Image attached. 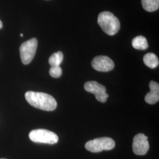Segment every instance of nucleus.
Wrapping results in <instances>:
<instances>
[{
    "label": "nucleus",
    "instance_id": "9d476101",
    "mask_svg": "<svg viewBox=\"0 0 159 159\" xmlns=\"http://www.w3.org/2000/svg\"><path fill=\"white\" fill-rule=\"evenodd\" d=\"M143 61L146 66L152 69L156 68L159 66V58L155 54L152 52H148L145 54L143 57Z\"/></svg>",
    "mask_w": 159,
    "mask_h": 159
},
{
    "label": "nucleus",
    "instance_id": "f3484780",
    "mask_svg": "<svg viewBox=\"0 0 159 159\" xmlns=\"http://www.w3.org/2000/svg\"></svg>",
    "mask_w": 159,
    "mask_h": 159
},
{
    "label": "nucleus",
    "instance_id": "4468645a",
    "mask_svg": "<svg viewBox=\"0 0 159 159\" xmlns=\"http://www.w3.org/2000/svg\"><path fill=\"white\" fill-rule=\"evenodd\" d=\"M62 69L60 66L51 67L49 71V73L52 77L59 78L62 75Z\"/></svg>",
    "mask_w": 159,
    "mask_h": 159
},
{
    "label": "nucleus",
    "instance_id": "f03ea898",
    "mask_svg": "<svg viewBox=\"0 0 159 159\" xmlns=\"http://www.w3.org/2000/svg\"><path fill=\"white\" fill-rule=\"evenodd\" d=\"M97 21L103 31L109 35L117 34L120 29L119 19L110 12L104 11L100 13Z\"/></svg>",
    "mask_w": 159,
    "mask_h": 159
},
{
    "label": "nucleus",
    "instance_id": "9b49d317",
    "mask_svg": "<svg viewBox=\"0 0 159 159\" xmlns=\"http://www.w3.org/2000/svg\"><path fill=\"white\" fill-rule=\"evenodd\" d=\"M132 46L133 48L139 50H145L148 47V41L142 35L137 36L132 40Z\"/></svg>",
    "mask_w": 159,
    "mask_h": 159
},
{
    "label": "nucleus",
    "instance_id": "20e7f679",
    "mask_svg": "<svg viewBox=\"0 0 159 159\" xmlns=\"http://www.w3.org/2000/svg\"><path fill=\"white\" fill-rule=\"evenodd\" d=\"M30 139L34 143L54 144L58 142V137L51 131L46 129H36L29 134Z\"/></svg>",
    "mask_w": 159,
    "mask_h": 159
},
{
    "label": "nucleus",
    "instance_id": "0eeeda50",
    "mask_svg": "<svg viewBox=\"0 0 159 159\" xmlns=\"http://www.w3.org/2000/svg\"><path fill=\"white\" fill-rule=\"evenodd\" d=\"M148 137L143 133L136 135L133 140V151L134 153L139 156L145 155L149 150Z\"/></svg>",
    "mask_w": 159,
    "mask_h": 159
},
{
    "label": "nucleus",
    "instance_id": "423d86ee",
    "mask_svg": "<svg viewBox=\"0 0 159 159\" xmlns=\"http://www.w3.org/2000/svg\"><path fill=\"white\" fill-rule=\"evenodd\" d=\"M84 89L86 91L94 94L98 102H106L108 94L106 93V89L104 85L95 81H90L85 83Z\"/></svg>",
    "mask_w": 159,
    "mask_h": 159
},
{
    "label": "nucleus",
    "instance_id": "39448f33",
    "mask_svg": "<svg viewBox=\"0 0 159 159\" xmlns=\"http://www.w3.org/2000/svg\"><path fill=\"white\" fill-rule=\"evenodd\" d=\"M38 46L37 39L33 38L28 40L20 46V52L22 63L27 65L31 63L34 58Z\"/></svg>",
    "mask_w": 159,
    "mask_h": 159
},
{
    "label": "nucleus",
    "instance_id": "6e6552de",
    "mask_svg": "<svg viewBox=\"0 0 159 159\" xmlns=\"http://www.w3.org/2000/svg\"><path fill=\"white\" fill-rule=\"evenodd\" d=\"M93 68L98 71L107 72L114 67L113 61L107 56H98L94 58L91 61Z\"/></svg>",
    "mask_w": 159,
    "mask_h": 159
},
{
    "label": "nucleus",
    "instance_id": "f257e3e1",
    "mask_svg": "<svg viewBox=\"0 0 159 159\" xmlns=\"http://www.w3.org/2000/svg\"><path fill=\"white\" fill-rule=\"evenodd\" d=\"M26 100L35 108L51 111L57 108V102L53 97L44 93L29 91L25 94Z\"/></svg>",
    "mask_w": 159,
    "mask_h": 159
},
{
    "label": "nucleus",
    "instance_id": "f8f14e48",
    "mask_svg": "<svg viewBox=\"0 0 159 159\" xmlns=\"http://www.w3.org/2000/svg\"><path fill=\"white\" fill-rule=\"evenodd\" d=\"M143 8L148 12H153L159 9V0H142Z\"/></svg>",
    "mask_w": 159,
    "mask_h": 159
},
{
    "label": "nucleus",
    "instance_id": "7ed1b4c3",
    "mask_svg": "<svg viewBox=\"0 0 159 159\" xmlns=\"http://www.w3.org/2000/svg\"><path fill=\"white\" fill-rule=\"evenodd\" d=\"M116 143L111 138L100 137L85 143V148L92 153H98L103 150H110L115 147Z\"/></svg>",
    "mask_w": 159,
    "mask_h": 159
},
{
    "label": "nucleus",
    "instance_id": "2eb2a0df",
    "mask_svg": "<svg viewBox=\"0 0 159 159\" xmlns=\"http://www.w3.org/2000/svg\"><path fill=\"white\" fill-rule=\"evenodd\" d=\"M2 23L1 22V21L0 20V29H2Z\"/></svg>",
    "mask_w": 159,
    "mask_h": 159
},
{
    "label": "nucleus",
    "instance_id": "1a4fd4ad",
    "mask_svg": "<svg viewBox=\"0 0 159 159\" xmlns=\"http://www.w3.org/2000/svg\"><path fill=\"white\" fill-rule=\"evenodd\" d=\"M150 91L145 96L146 102L149 104H154L159 100V83L151 81L149 84Z\"/></svg>",
    "mask_w": 159,
    "mask_h": 159
},
{
    "label": "nucleus",
    "instance_id": "dca6fc26",
    "mask_svg": "<svg viewBox=\"0 0 159 159\" xmlns=\"http://www.w3.org/2000/svg\"><path fill=\"white\" fill-rule=\"evenodd\" d=\"M20 36H21V37H23V34H20Z\"/></svg>",
    "mask_w": 159,
    "mask_h": 159
},
{
    "label": "nucleus",
    "instance_id": "ddd939ff",
    "mask_svg": "<svg viewBox=\"0 0 159 159\" xmlns=\"http://www.w3.org/2000/svg\"><path fill=\"white\" fill-rule=\"evenodd\" d=\"M63 52L61 51H58L52 54L48 60V62L51 67L60 66L63 62Z\"/></svg>",
    "mask_w": 159,
    "mask_h": 159
}]
</instances>
